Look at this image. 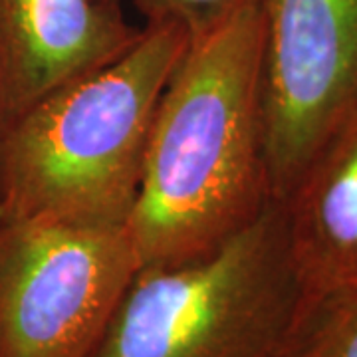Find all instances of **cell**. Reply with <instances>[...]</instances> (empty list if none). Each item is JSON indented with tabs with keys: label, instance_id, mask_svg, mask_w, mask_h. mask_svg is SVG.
Here are the masks:
<instances>
[{
	"label": "cell",
	"instance_id": "cell-3",
	"mask_svg": "<svg viewBox=\"0 0 357 357\" xmlns=\"http://www.w3.org/2000/svg\"><path fill=\"white\" fill-rule=\"evenodd\" d=\"M310 312L280 201L215 250L139 266L89 357H288Z\"/></svg>",
	"mask_w": 357,
	"mask_h": 357
},
{
	"label": "cell",
	"instance_id": "cell-1",
	"mask_svg": "<svg viewBox=\"0 0 357 357\" xmlns=\"http://www.w3.org/2000/svg\"><path fill=\"white\" fill-rule=\"evenodd\" d=\"M262 0L189 40L147 141L128 230L139 266L175 264L227 243L272 201L262 126Z\"/></svg>",
	"mask_w": 357,
	"mask_h": 357
},
{
	"label": "cell",
	"instance_id": "cell-5",
	"mask_svg": "<svg viewBox=\"0 0 357 357\" xmlns=\"http://www.w3.org/2000/svg\"><path fill=\"white\" fill-rule=\"evenodd\" d=\"M262 10L264 157L282 203L357 112V0H262Z\"/></svg>",
	"mask_w": 357,
	"mask_h": 357
},
{
	"label": "cell",
	"instance_id": "cell-6",
	"mask_svg": "<svg viewBox=\"0 0 357 357\" xmlns=\"http://www.w3.org/2000/svg\"><path fill=\"white\" fill-rule=\"evenodd\" d=\"M139 34L119 0H0V128Z\"/></svg>",
	"mask_w": 357,
	"mask_h": 357
},
{
	"label": "cell",
	"instance_id": "cell-4",
	"mask_svg": "<svg viewBox=\"0 0 357 357\" xmlns=\"http://www.w3.org/2000/svg\"><path fill=\"white\" fill-rule=\"evenodd\" d=\"M137 270L128 227L0 220V357H89Z\"/></svg>",
	"mask_w": 357,
	"mask_h": 357
},
{
	"label": "cell",
	"instance_id": "cell-9",
	"mask_svg": "<svg viewBox=\"0 0 357 357\" xmlns=\"http://www.w3.org/2000/svg\"><path fill=\"white\" fill-rule=\"evenodd\" d=\"M123 2V0H119ZM145 22H173L189 40L199 38L222 24L246 0H131Z\"/></svg>",
	"mask_w": 357,
	"mask_h": 357
},
{
	"label": "cell",
	"instance_id": "cell-10",
	"mask_svg": "<svg viewBox=\"0 0 357 357\" xmlns=\"http://www.w3.org/2000/svg\"><path fill=\"white\" fill-rule=\"evenodd\" d=\"M0 220H2V211H0Z\"/></svg>",
	"mask_w": 357,
	"mask_h": 357
},
{
	"label": "cell",
	"instance_id": "cell-8",
	"mask_svg": "<svg viewBox=\"0 0 357 357\" xmlns=\"http://www.w3.org/2000/svg\"><path fill=\"white\" fill-rule=\"evenodd\" d=\"M288 357H357V288L312 304Z\"/></svg>",
	"mask_w": 357,
	"mask_h": 357
},
{
	"label": "cell",
	"instance_id": "cell-7",
	"mask_svg": "<svg viewBox=\"0 0 357 357\" xmlns=\"http://www.w3.org/2000/svg\"><path fill=\"white\" fill-rule=\"evenodd\" d=\"M282 206L310 307L357 288V112L321 145Z\"/></svg>",
	"mask_w": 357,
	"mask_h": 357
},
{
	"label": "cell",
	"instance_id": "cell-2",
	"mask_svg": "<svg viewBox=\"0 0 357 357\" xmlns=\"http://www.w3.org/2000/svg\"><path fill=\"white\" fill-rule=\"evenodd\" d=\"M187 44L181 26L145 22L121 56L2 126V220L128 227L155 112Z\"/></svg>",
	"mask_w": 357,
	"mask_h": 357
}]
</instances>
